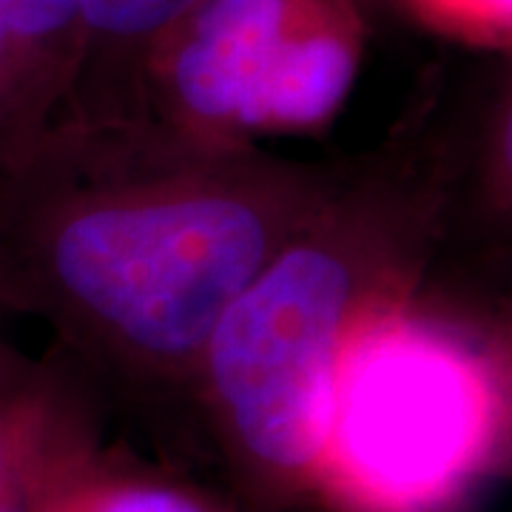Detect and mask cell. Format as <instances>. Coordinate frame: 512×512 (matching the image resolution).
Masks as SVG:
<instances>
[{
  "label": "cell",
  "instance_id": "52a82bcc",
  "mask_svg": "<svg viewBox=\"0 0 512 512\" xmlns=\"http://www.w3.org/2000/svg\"><path fill=\"white\" fill-rule=\"evenodd\" d=\"M0 32L18 49L37 94L55 120L66 109L83 60L77 0H0Z\"/></svg>",
  "mask_w": 512,
  "mask_h": 512
},
{
  "label": "cell",
  "instance_id": "7c38bea8",
  "mask_svg": "<svg viewBox=\"0 0 512 512\" xmlns=\"http://www.w3.org/2000/svg\"><path fill=\"white\" fill-rule=\"evenodd\" d=\"M0 316H3V311H0ZM6 353H9V348H6V345H3V342H0V359H3V356H6Z\"/></svg>",
  "mask_w": 512,
  "mask_h": 512
},
{
  "label": "cell",
  "instance_id": "6da1fadb",
  "mask_svg": "<svg viewBox=\"0 0 512 512\" xmlns=\"http://www.w3.org/2000/svg\"><path fill=\"white\" fill-rule=\"evenodd\" d=\"M350 174L157 120H55L0 171V311L143 384H194L211 330Z\"/></svg>",
  "mask_w": 512,
  "mask_h": 512
},
{
  "label": "cell",
  "instance_id": "277c9868",
  "mask_svg": "<svg viewBox=\"0 0 512 512\" xmlns=\"http://www.w3.org/2000/svg\"><path fill=\"white\" fill-rule=\"evenodd\" d=\"M359 0H194L146 66L151 120L214 140L311 134L365 57Z\"/></svg>",
  "mask_w": 512,
  "mask_h": 512
},
{
  "label": "cell",
  "instance_id": "8fae6325",
  "mask_svg": "<svg viewBox=\"0 0 512 512\" xmlns=\"http://www.w3.org/2000/svg\"><path fill=\"white\" fill-rule=\"evenodd\" d=\"M86 450H89V447H86ZM80 453H83V450H80ZM66 461H69V458H66ZM66 461H63V464H66ZM63 464H57V467H63ZM57 467H55V470H57ZM55 470H52V473H55ZM52 473H49V476H52ZM49 476H43L40 481H35L32 487H26V490H18V493L0 498V512H32V510H35L37 493L43 490V484L49 481Z\"/></svg>",
  "mask_w": 512,
  "mask_h": 512
},
{
  "label": "cell",
  "instance_id": "9c48e42d",
  "mask_svg": "<svg viewBox=\"0 0 512 512\" xmlns=\"http://www.w3.org/2000/svg\"><path fill=\"white\" fill-rule=\"evenodd\" d=\"M52 123L55 114L37 94L18 49L0 32V171L20 163Z\"/></svg>",
  "mask_w": 512,
  "mask_h": 512
},
{
  "label": "cell",
  "instance_id": "8992f818",
  "mask_svg": "<svg viewBox=\"0 0 512 512\" xmlns=\"http://www.w3.org/2000/svg\"><path fill=\"white\" fill-rule=\"evenodd\" d=\"M86 447L52 382L6 353L0 359V498L32 487Z\"/></svg>",
  "mask_w": 512,
  "mask_h": 512
},
{
  "label": "cell",
  "instance_id": "7a4b0ae2",
  "mask_svg": "<svg viewBox=\"0 0 512 512\" xmlns=\"http://www.w3.org/2000/svg\"><path fill=\"white\" fill-rule=\"evenodd\" d=\"M404 168L350 177L222 313L194 384L245 487L268 504L316 490L330 379L353 325L410 291L441 194Z\"/></svg>",
  "mask_w": 512,
  "mask_h": 512
},
{
  "label": "cell",
  "instance_id": "30bf717a",
  "mask_svg": "<svg viewBox=\"0 0 512 512\" xmlns=\"http://www.w3.org/2000/svg\"><path fill=\"white\" fill-rule=\"evenodd\" d=\"M413 18L439 35L478 46L507 49L512 37V0H399Z\"/></svg>",
  "mask_w": 512,
  "mask_h": 512
},
{
  "label": "cell",
  "instance_id": "3957f363",
  "mask_svg": "<svg viewBox=\"0 0 512 512\" xmlns=\"http://www.w3.org/2000/svg\"><path fill=\"white\" fill-rule=\"evenodd\" d=\"M501 362L410 291L365 313L330 379L313 495L336 512H444L507 453Z\"/></svg>",
  "mask_w": 512,
  "mask_h": 512
},
{
  "label": "cell",
  "instance_id": "5b68a950",
  "mask_svg": "<svg viewBox=\"0 0 512 512\" xmlns=\"http://www.w3.org/2000/svg\"><path fill=\"white\" fill-rule=\"evenodd\" d=\"M83 60L66 117L74 123L146 120V66L157 40L194 0H77Z\"/></svg>",
  "mask_w": 512,
  "mask_h": 512
},
{
  "label": "cell",
  "instance_id": "ba28073f",
  "mask_svg": "<svg viewBox=\"0 0 512 512\" xmlns=\"http://www.w3.org/2000/svg\"><path fill=\"white\" fill-rule=\"evenodd\" d=\"M32 512H214L202 498L163 478L100 467L92 450L57 467Z\"/></svg>",
  "mask_w": 512,
  "mask_h": 512
}]
</instances>
